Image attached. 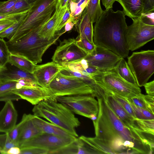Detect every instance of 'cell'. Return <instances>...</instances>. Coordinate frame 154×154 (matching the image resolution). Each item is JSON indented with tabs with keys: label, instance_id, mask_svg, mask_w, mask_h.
<instances>
[{
	"label": "cell",
	"instance_id": "53",
	"mask_svg": "<svg viewBox=\"0 0 154 154\" xmlns=\"http://www.w3.org/2000/svg\"><path fill=\"white\" fill-rule=\"evenodd\" d=\"M99 71V70L95 67L89 66L87 68L85 69H83L81 73L89 76Z\"/></svg>",
	"mask_w": 154,
	"mask_h": 154
},
{
	"label": "cell",
	"instance_id": "34",
	"mask_svg": "<svg viewBox=\"0 0 154 154\" xmlns=\"http://www.w3.org/2000/svg\"><path fill=\"white\" fill-rule=\"evenodd\" d=\"M76 43L78 46L88 54H91L95 51L96 46L94 43L90 42L87 39L77 37Z\"/></svg>",
	"mask_w": 154,
	"mask_h": 154
},
{
	"label": "cell",
	"instance_id": "21",
	"mask_svg": "<svg viewBox=\"0 0 154 154\" xmlns=\"http://www.w3.org/2000/svg\"><path fill=\"white\" fill-rule=\"evenodd\" d=\"M121 5L125 15L132 20L141 17L144 0H116Z\"/></svg>",
	"mask_w": 154,
	"mask_h": 154
},
{
	"label": "cell",
	"instance_id": "43",
	"mask_svg": "<svg viewBox=\"0 0 154 154\" xmlns=\"http://www.w3.org/2000/svg\"><path fill=\"white\" fill-rule=\"evenodd\" d=\"M17 0L0 1V14L6 13L14 6Z\"/></svg>",
	"mask_w": 154,
	"mask_h": 154
},
{
	"label": "cell",
	"instance_id": "26",
	"mask_svg": "<svg viewBox=\"0 0 154 154\" xmlns=\"http://www.w3.org/2000/svg\"><path fill=\"white\" fill-rule=\"evenodd\" d=\"M55 10L53 14L42 26L38 32L40 36L49 40L54 36L56 32L57 15V11Z\"/></svg>",
	"mask_w": 154,
	"mask_h": 154
},
{
	"label": "cell",
	"instance_id": "15",
	"mask_svg": "<svg viewBox=\"0 0 154 154\" xmlns=\"http://www.w3.org/2000/svg\"><path fill=\"white\" fill-rule=\"evenodd\" d=\"M61 69L60 66L52 61L36 65L32 74L39 85L49 89L50 83Z\"/></svg>",
	"mask_w": 154,
	"mask_h": 154
},
{
	"label": "cell",
	"instance_id": "33",
	"mask_svg": "<svg viewBox=\"0 0 154 154\" xmlns=\"http://www.w3.org/2000/svg\"><path fill=\"white\" fill-rule=\"evenodd\" d=\"M0 146L2 148V154H7L8 150L12 147H18L11 139L8 133L0 134Z\"/></svg>",
	"mask_w": 154,
	"mask_h": 154
},
{
	"label": "cell",
	"instance_id": "27",
	"mask_svg": "<svg viewBox=\"0 0 154 154\" xmlns=\"http://www.w3.org/2000/svg\"><path fill=\"white\" fill-rule=\"evenodd\" d=\"M90 0H69L68 6L70 12V19L78 21Z\"/></svg>",
	"mask_w": 154,
	"mask_h": 154
},
{
	"label": "cell",
	"instance_id": "59",
	"mask_svg": "<svg viewBox=\"0 0 154 154\" xmlns=\"http://www.w3.org/2000/svg\"><path fill=\"white\" fill-rule=\"evenodd\" d=\"M2 148L0 146V153L2 154Z\"/></svg>",
	"mask_w": 154,
	"mask_h": 154
},
{
	"label": "cell",
	"instance_id": "16",
	"mask_svg": "<svg viewBox=\"0 0 154 154\" xmlns=\"http://www.w3.org/2000/svg\"><path fill=\"white\" fill-rule=\"evenodd\" d=\"M12 101L5 102L0 111V132L8 133L16 125L18 115Z\"/></svg>",
	"mask_w": 154,
	"mask_h": 154
},
{
	"label": "cell",
	"instance_id": "8",
	"mask_svg": "<svg viewBox=\"0 0 154 154\" xmlns=\"http://www.w3.org/2000/svg\"><path fill=\"white\" fill-rule=\"evenodd\" d=\"M139 87L143 86L154 73V51L134 52L127 63Z\"/></svg>",
	"mask_w": 154,
	"mask_h": 154
},
{
	"label": "cell",
	"instance_id": "41",
	"mask_svg": "<svg viewBox=\"0 0 154 154\" xmlns=\"http://www.w3.org/2000/svg\"><path fill=\"white\" fill-rule=\"evenodd\" d=\"M49 151L46 149L36 147H31L20 149V154H47Z\"/></svg>",
	"mask_w": 154,
	"mask_h": 154
},
{
	"label": "cell",
	"instance_id": "25",
	"mask_svg": "<svg viewBox=\"0 0 154 154\" xmlns=\"http://www.w3.org/2000/svg\"><path fill=\"white\" fill-rule=\"evenodd\" d=\"M8 63L31 73H33L36 65L22 56L10 53Z\"/></svg>",
	"mask_w": 154,
	"mask_h": 154
},
{
	"label": "cell",
	"instance_id": "5",
	"mask_svg": "<svg viewBox=\"0 0 154 154\" xmlns=\"http://www.w3.org/2000/svg\"><path fill=\"white\" fill-rule=\"evenodd\" d=\"M57 0H38L34 3L21 25L8 41L12 42L47 22L52 16Z\"/></svg>",
	"mask_w": 154,
	"mask_h": 154
},
{
	"label": "cell",
	"instance_id": "55",
	"mask_svg": "<svg viewBox=\"0 0 154 154\" xmlns=\"http://www.w3.org/2000/svg\"><path fill=\"white\" fill-rule=\"evenodd\" d=\"M103 5L106 9L112 8L113 3L116 0H101Z\"/></svg>",
	"mask_w": 154,
	"mask_h": 154
},
{
	"label": "cell",
	"instance_id": "19",
	"mask_svg": "<svg viewBox=\"0 0 154 154\" xmlns=\"http://www.w3.org/2000/svg\"><path fill=\"white\" fill-rule=\"evenodd\" d=\"M22 79H28L37 82L32 73L15 67L8 68L6 66L0 72V81H17Z\"/></svg>",
	"mask_w": 154,
	"mask_h": 154
},
{
	"label": "cell",
	"instance_id": "47",
	"mask_svg": "<svg viewBox=\"0 0 154 154\" xmlns=\"http://www.w3.org/2000/svg\"><path fill=\"white\" fill-rule=\"evenodd\" d=\"M140 17L142 21L145 23L154 26V12L145 14L142 13Z\"/></svg>",
	"mask_w": 154,
	"mask_h": 154
},
{
	"label": "cell",
	"instance_id": "3",
	"mask_svg": "<svg viewBox=\"0 0 154 154\" xmlns=\"http://www.w3.org/2000/svg\"><path fill=\"white\" fill-rule=\"evenodd\" d=\"M47 22L15 42H6L10 53L22 56L35 64L41 63L42 56L46 51L65 33L64 32L56 34L50 40L41 37L39 35L38 32Z\"/></svg>",
	"mask_w": 154,
	"mask_h": 154
},
{
	"label": "cell",
	"instance_id": "13",
	"mask_svg": "<svg viewBox=\"0 0 154 154\" xmlns=\"http://www.w3.org/2000/svg\"><path fill=\"white\" fill-rule=\"evenodd\" d=\"M121 58L108 49L96 47L93 53L88 54L84 58L89 66L95 67L100 71H106L114 69Z\"/></svg>",
	"mask_w": 154,
	"mask_h": 154
},
{
	"label": "cell",
	"instance_id": "58",
	"mask_svg": "<svg viewBox=\"0 0 154 154\" xmlns=\"http://www.w3.org/2000/svg\"><path fill=\"white\" fill-rule=\"evenodd\" d=\"M28 3L32 4L38 0H25Z\"/></svg>",
	"mask_w": 154,
	"mask_h": 154
},
{
	"label": "cell",
	"instance_id": "38",
	"mask_svg": "<svg viewBox=\"0 0 154 154\" xmlns=\"http://www.w3.org/2000/svg\"><path fill=\"white\" fill-rule=\"evenodd\" d=\"M17 81H0V96L8 93L16 89Z\"/></svg>",
	"mask_w": 154,
	"mask_h": 154
},
{
	"label": "cell",
	"instance_id": "52",
	"mask_svg": "<svg viewBox=\"0 0 154 154\" xmlns=\"http://www.w3.org/2000/svg\"><path fill=\"white\" fill-rule=\"evenodd\" d=\"M69 0H57L55 9L60 10L66 8L68 4Z\"/></svg>",
	"mask_w": 154,
	"mask_h": 154
},
{
	"label": "cell",
	"instance_id": "45",
	"mask_svg": "<svg viewBox=\"0 0 154 154\" xmlns=\"http://www.w3.org/2000/svg\"><path fill=\"white\" fill-rule=\"evenodd\" d=\"M70 12L69 7L68 5L65 12L63 15L61 21L56 29V32L60 30L64 26L70 18Z\"/></svg>",
	"mask_w": 154,
	"mask_h": 154
},
{
	"label": "cell",
	"instance_id": "6",
	"mask_svg": "<svg viewBox=\"0 0 154 154\" xmlns=\"http://www.w3.org/2000/svg\"><path fill=\"white\" fill-rule=\"evenodd\" d=\"M89 76L109 94H115L129 98L141 93L139 87L124 80L113 69L106 71H99Z\"/></svg>",
	"mask_w": 154,
	"mask_h": 154
},
{
	"label": "cell",
	"instance_id": "24",
	"mask_svg": "<svg viewBox=\"0 0 154 154\" xmlns=\"http://www.w3.org/2000/svg\"><path fill=\"white\" fill-rule=\"evenodd\" d=\"M113 69L124 80L131 84L138 86L131 69L124 58H121Z\"/></svg>",
	"mask_w": 154,
	"mask_h": 154
},
{
	"label": "cell",
	"instance_id": "49",
	"mask_svg": "<svg viewBox=\"0 0 154 154\" xmlns=\"http://www.w3.org/2000/svg\"><path fill=\"white\" fill-rule=\"evenodd\" d=\"M154 12V0H144L143 14Z\"/></svg>",
	"mask_w": 154,
	"mask_h": 154
},
{
	"label": "cell",
	"instance_id": "14",
	"mask_svg": "<svg viewBox=\"0 0 154 154\" xmlns=\"http://www.w3.org/2000/svg\"><path fill=\"white\" fill-rule=\"evenodd\" d=\"M11 92L20 96L33 105H36L42 101L50 98L55 97L49 89L38 85L34 87H23L15 89Z\"/></svg>",
	"mask_w": 154,
	"mask_h": 154
},
{
	"label": "cell",
	"instance_id": "12",
	"mask_svg": "<svg viewBox=\"0 0 154 154\" xmlns=\"http://www.w3.org/2000/svg\"><path fill=\"white\" fill-rule=\"evenodd\" d=\"M87 54L77 45L76 39L69 38L60 42L52 59L53 62L62 66L79 61Z\"/></svg>",
	"mask_w": 154,
	"mask_h": 154
},
{
	"label": "cell",
	"instance_id": "4",
	"mask_svg": "<svg viewBox=\"0 0 154 154\" xmlns=\"http://www.w3.org/2000/svg\"><path fill=\"white\" fill-rule=\"evenodd\" d=\"M55 97L47 99L35 105L32 109L33 115L44 118L78 137L75 128L80 125V122L72 111L58 102Z\"/></svg>",
	"mask_w": 154,
	"mask_h": 154
},
{
	"label": "cell",
	"instance_id": "37",
	"mask_svg": "<svg viewBox=\"0 0 154 154\" xmlns=\"http://www.w3.org/2000/svg\"><path fill=\"white\" fill-rule=\"evenodd\" d=\"M111 94L131 116L134 119H136L131 105L125 98L115 94Z\"/></svg>",
	"mask_w": 154,
	"mask_h": 154
},
{
	"label": "cell",
	"instance_id": "9",
	"mask_svg": "<svg viewBox=\"0 0 154 154\" xmlns=\"http://www.w3.org/2000/svg\"><path fill=\"white\" fill-rule=\"evenodd\" d=\"M132 20L125 32L127 45L131 51L141 48L154 38V26L145 23L140 17Z\"/></svg>",
	"mask_w": 154,
	"mask_h": 154
},
{
	"label": "cell",
	"instance_id": "36",
	"mask_svg": "<svg viewBox=\"0 0 154 154\" xmlns=\"http://www.w3.org/2000/svg\"><path fill=\"white\" fill-rule=\"evenodd\" d=\"M135 120L143 131L154 135V119L142 120L135 119Z\"/></svg>",
	"mask_w": 154,
	"mask_h": 154
},
{
	"label": "cell",
	"instance_id": "20",
	"mask_svg": "<svg viewBox=\"0 0 154 154\" xmlns=\"http://www.w3.org/2000/svg\"><path fill=\"white\" fill-rule=\"evenodd\" d=\"M32 120L37 127L43 133L66 137H74L59 126L47 122L40 117L33 115Z\"/></svg>",
	"mask_w": 154,
	"mask_h": 154
},
{
	"label": "cell",
	"instance_id": "2",
	"mask_svg": "<svg viewBox=\"0 0 154 154\" xmlns=\"http://www.w3.org/2000/svg\"><path fill=\"white\" fill-rule=\"evenodd\" d=\"M123 11H114L112 8L103 11L95 22L93 39L96 47L108 49L119 56L128 57L129 50L125 32L127 25Z\"/></svg>",
	"mask_w": 154,
	"mask_h": 154
},
{
	"label": "cell",
	"instance_id": "39",
	"mask_svg": "<svg viewBox=\"0 0 154 154\" xmlns=\"http://www.w3.org/2000/svg\"><path fill=\"white\" fill-rule=\"evenodd\" d=\"M78 151L76 139L73 142L55 152L54 154H77Z\"/></svg>",
	"mask_w": 154,
	"mask_h": 154
},
{
	"label": "cell",
	"instance_id": "11",
	"mask_svg": "<svg viewBox=\"0 0 154 154\" xmlns=\"http://www.w3.org/2000/svg\"><path fill=\"white\" fill-rule=\"evenodd\" d=\"M75 137H64L43 133L19 144L21 149L36 147L48 151V154H54L57 151L69 144L76 139Z\"/></svg>",
	"mask_w": 154,
	"mask_h": 154
},
{
	"label": "cell",
	"instance_id": "50",
	"mask_svg": "<svg viewBox=\"0 0 154 154\" xmlns=\"http://www.w3.org/2000/svg\"><path fill=\"white\" fill-rule=\"evenodd\" d=\"M143 86L148 95L154 96V80L146 82Z\"/></svg>",
	"mask_w": 154,
	"mask_h": 154
},
{
	"label": "cell",
	"instance_id": "31",
	"mask_svg": "<svg viewBox=\"0 0 154 154\" xmlns=\"http://www.w3.org/2000/svg\"><path fill=\"white\" fill-rule=\"evenodd\" d=\"M32 4L28 3L25 0H17L13 7L5 14H13L28 11Z\"/></svg>",
	"mask_w": 154,
	"mask_h": 154
},
{
	"label": "cell",
	"instance_id": "28",
	"mask_svg": "<svg viewBox=\"0 0 154 154\" xmlns=\"http://www.w3.org/2000/svg\"><path fill=\"white\" fill-rule=\"evenodd\" d=\"M86 7L90 20L93 23L96 22L103 11L101 7L100 0H90Z\"/></svg>",
	"mask_w": 154,
	"mask_h": 154
},
{
	"label": "cell",
	"instance_id": "48",
	"mask_svg": "<svg viewBox=\"0 0 154 154\" xmlns=\"http://www.w3.org/2000/svg\"><path fill=\"white\" fill-rule=\"evenodd\" d=\"M148 110L154 114V97L149 95H144Z\"/></svg>",
	"mask_w": 154,
	"mask_h": 154
},
{
	"label": "cell",
	"instance_id": "46",
	"mask_svg": "<svg viewBox=\"0 0 154 154\" xmlns=\"http://www.w3.org/2000/svg\"><path fill=\"white\" fill-rule=\"evenodd\" d=\"M21 99L20 97L17 94L12 92L8 93L0 96V101H5L17 100Z\"/></svg>",
	"mask_w": 154,
	"mask_h": 154
},
{
	"label": "cell",
	"instance_id": "51",
	"mask_svg": "<svg viewBox=\"0 0 154 154\" xmlns=\"http://www.w3.org/2000/svg\"><path fill=\"white\" fill-rule=\"evenodd\" d=\"M29 11L21 13L13 14H0V20L7 19L19 17L21 15L27 13Z\"/></svg>",
	"mask_w": 154,
	"mask_h": 154
},
{
	"label": "cell",
	"instance_id": "60",
	"mask_svg": "<svg viewBox=\"0 0 154 154\" xmlns=\"http://www.w3.org/2000/svg\"><path fill=\"white\" fill-rule=\"evenodd\" d=\"M2 68H1V67H0V71H1V70L2 69Z\"/></svg>",
	"mask_w": 154,
	"mask_h": 154
},
{
	"label": "cell",
	"instance_id": "30",
	"mask_svg": "<svg viewBox=\"0 0 154 154\" xmlns=\"http://www.w3.org/2000/svg\"><path fill=\"white\" fill-rule=\"evenodd\" d=\"M27 13L21 15L17 22L11 25L3 32L0 33V38H7L9 39L21 25Z\"/></svg>",
	"mask_w": 154,
	"mask_h": 154
},
{
	"label": "cell",
	"instance_id": "17",
	"mask_svg": "<svg viewBox=\"0 0 154 154\" xmlns=\"http://www.w3.org/2000/svg\"><path fill=\"white\" fill-rule=\"evenodd\" d=\"M105 100L112 111L125 125L137 130H142L135 119L125 110L111 94L107 95L105 97Z\"/></svg>",
	"mask_w": 154,
	"mask_h": 154
},
{
	"label": "cell",
	"instance_id": "29",
	"mask_svg": "<svg viewBox=\"0 0 154 154\" xmlns=\"http://www.w3.org/2000/svg\"><path fill=\"white\" fill-rule=\"evenodd\" d=\"M127 100L131 105L136 119L142 120L154 119V114L148 110L138 107Z\"/></svg>",
	"mask_w": 154,
	"mask_h": 154
},
{
	"label": "cell",
	"instance_id": "23",
	"mask_svg": "<svg viewBox=\"0 0 154 154\" xmlns=\"http://www.w3.org/2000/svg\"><path fill=\"white\" fill-rule=\"evenodd\" d=\"M61 67L60 72L62 74L75 77L81 79L90 87L95 94H98L102 90L101 86L91 77L79 72L72 71L64 66H61Z\"/></svg>",
	"mask_w": 154,
	"mask_h": 154
},
{
	"label": "cell",
	"instance_id": "18",
	"mask_svg": "<svg viewBox=\"0 0 154 154\" xmlns=\"http://www.w3.org/2000/svg\"><path fill=\"white\" fill-rule=\"evenodd\" d=\"M93 23L89 18L86 7L75 24L76 30L79 34L77 37L87 39L90 42L94 43Z\"/></svg>",
	"mask_w": 154,
	"mask_h": 154
},
{
	"label": "cell",
	"instance_id": "7",
	"mask_svg": "<svg viewBox=\"0 0 154 154\" xmlns=\"http://www.w3.org/2000/svg\"><path fill=\"white\" fill-rule=\"evenodd\" d=\"M49 89L56 97L88 95L94 97L91 88L82 80L75 77L64 75L60 72L50 83Z\"/></svg>",
	"mask_w": 154,
	"mask_h": 154
},
{
	"label": "cell",
	"instance_id": "56",
	"mask_svg": "<svg viewBox=\"0 0 154 154\" xmlns=\"http://www.w3.org/2000/svg\"><path fill=\"white\" fill-rule=\"evenodd\" d=\"M20 148L17 146L13 147L8 150L7 154H20Z\"/></svg>",
	"mask_w": 154,
	"mask_h": 154
},
{
	"label": "cell",
	"instance_id": "40",
	"mask_svg": "<svg viewBox=\"0 0 154 154\" xmlns=\"http://www.w3.org/2000/svg\"><path fill=\"white\" fill-rule=\"evenodd\" d=\"M143 95L144 94L140 93L131 98H125L135 106L148 110Z\"/></svg>",
	"mask_w": 154,
	"mask_h": 154
},
{
	"label": "cell",
	"instance_id": "57",
	"mask_svg": "<svg viewBox=\"0 0 154 154\" xmlns=\"http://www.w3.org/2000/svg\"><path fill=\"white\" fill-rule=\"evenodd\" d=\"M97 115L92 114L90 116L89 119H90L93 121H95L97 119Z\"/></svg>",
	"mask_w": 154,
	"mask_h": 154
},
{
	"label": "cell",
	"instance_id": "32",
	"mask_svg": "<svg viewBox=\"0 0 154 154\" xmlns=\"http://www.w3.org/2000/svg\"><path fill=\"white\" fill-rule=\"evenodd\" d=\"M9 51L6 42L3 38H0V67L3 68L9 61Z\"/></svg>",
	"mask_w": 154,
	"mask_h": 154
},
{
	"label": "cell",
	"instance_id": "10",
	"mask_svg": "<svg viewBox=\"0 0 154 154\" xmlns=\"http://www.w3.org/2000/svg\"><path fill=\"white\" fill-rule=\"evenodd\" d=\"M55 98L58 102L77 114L88 118L92 114H98V102L91 95L58 96Z\"/></svg>",
	"mask_w": 154,
	"mask_h": 154
},
{
	"label": "cell",
	"instance_id": "1",
	"mask_svg": "<svg viewBox=\"0 0 154 154\" xmlns=\"http://www.w3.org/2000/svg\"><path fill=\"white\" fill-rule=\"evenodd\" d=\"M97 99L98 112L93 121L95 137L111 154L154 153V135L128 127L112 111L105 98Z\"/></svg>",
	"mask_w": 154,
	"mask_h": 154
},
{
	"label": "cell",
	"instance_id": "44",
	"mask_svg": "<svg viewBox=\"0 0 154 154\" xmlns=\"http://www.w3.org/2000/svg\"><path fill=\"white\" fill-rule=\"evenodd\" d=\"M20 17L0 20V33L3 32L11 25L17 22Z\"/></svg>",
	"mask_w": 154,
	"mask_h": 154
},
{
	"label": "cell",
	"instance_id": "54",
	"mask_svg": "<svg viewBox=\"0 0 154 154\" xmlns=\"http://www.w3.org/2000/svg\"><path fill=\"white\" fill-rule=\"evenodd\" d=\"M77 22V21H75L71 20L69 19L64 26V32H66L71 30Z\"/></svg>",
	"mask_w": 154,
	"mask_h": 154
},
{
	"label": "cell",
	"instance_id": "35",
	"mask_svg": "<svg viewBox=\"0 0 154 154\" xmlns=\"http://www.w3.org/2000/svg\"><path fill=\"white\" fill-rule=\"evenodd\" d=\"M27 115L25 113L22 116L20 122L17 125H16L13 129L8 133L11 139L18 145V137L21 130L27 118Z\"/></svg>",
	"mask_w": 154,
	"mask_h": 154
},
{
	"label": "cell",
	"instance_id": "42",
	"mask_svg": "<svg viewBox=\"0 0 154 154\" xmlns=\"http://www.w3.org/2000/svg\"><path fill=\"white\" fill-rule=\"evenodd\" d=\"M17 81L16 89H17L23 87H34L39 85L37 82L29 79H22Z\"/></svg>",
	"mask_w": 154,
	"mask_h": 154
},
{
	"label": "cell",
	"instance_id": "22",
	"mask_svg": "<svg viewBox=\"0 0 154 154\" xmlns=\"http://www.w3.org/2000/svg\"><path fill=\"white\" fill-rule=\"evenodd\" d=\"M32 115L31 114L27 115L18 137V146L22 142L43 133L34 123L32 120Z\"/></svg>",
	"mask_w": 154,
	"mask_h": 154
}]
</instances>
